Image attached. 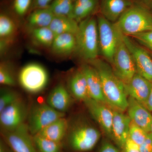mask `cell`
<instances>
[{
	"instance_id": "9",
	"label": "cell",
	"mask_w": 152,
	"mask_h": 152,
	"mask_svg": "<svg viewBox=\"0 0 152 152\" xmlns=\"http://www.w3.org/2000/svg\"><path fill=\"white\" fill-rule=\"evenodd\" d=\"M2 139L12 152H38L26 123L13 130H1Z\"/></svg>"
},
{
	"instance_id": "1",
	"label": "cell",
	"mask_w": 152,
	"mask_h": 152,
	"mask_svg": "<svg viewBox=\"0 0 152 152\" xmlns=\"http://www.w3.org/2000/svg\"><path fill=\"white\" fill-rule=\"evenodd\" d=\"M89 64L97 71L107 104L113 110H126L128 96L124 83L116 75L111 65L100 57Z\"/></svg>"
},
{
	"instance_id": "40",
	"label": "cell",
	"mask_w": 152,
	"mask_h": 152,
	"mask_svg": "<svg viewBox=\"0 0 152 152\" xmlns=\"http://www.w3.org/2000/svg\"><path fill=\"white\" fill-rule=\"evenodd\" d=\"M145 107L148 109L149 110L152 112V87L149 96L146 103Z\"/></svg>"
},
{
	"instance_id": "16",
	"label": "cell",
	"mask_w": 152,
	"mask_h": 152,
	"mask_svg": "<svg viewBox=\"0 0 152 152\" xmlns=\"http://www.w3.org/2000/svg\"><path fill=\"white\" fill-rule=\"evenodd\" d=\"M80 68L86 77L89 97L107 104L104 96L100 77L97 71L89 63H83Z\"/></svg>"
},
{
	"instance_id": "10",
	"label": "cell",
	"mask_w": 152,
	"mask_h": 152,
	"mask_svg": "<svg viewBox=\"0 0 152 152\" xmlns=\"http://www.w3.org/2000/svg\"><path fill=\"white\" fill-rule=\"evenodd\" d=\"M29 110L22 98L0 112L1 130H13L26 123Z\"/></svg>"
},
{
	"instance_id": "25",
	"label": "cell",
	"mask_w": 152,
	"mask_h": 152,
	"mask_svg": "<svg viewBox=\"0 0 152 152\" xmlns=\"http://www.w3.org/2000/svg\"><path fill=\"white\" fill-rule=\"evenodd\" d=\"M49 27L55 36L63 34H72L76 35L78 31L79 23L72 18L55 15Z\"/></svg>"
},
{
	"instance_id": "12",
	"label": "cell",
	"mask_w": 152,
	"mask_h": 152,
	"mask_svg": "<svg viewBox=\"0 0 152 152\" xmlns=\"http://www.w3.org/2000/svg\"><path fill=\"white\" fill-rule=\"evenodd\" d=\"M92 116L99 125L104 134L112 140L113 109L107 104L89 98L84 102Z\"/></svg>"
},
{
	"instance_id": "34",
	"label": "cell",
	"mask_w": 152,
	"mask_h": 152,
	"mask_svg": "<svg viewBox=\"0 0 152 152\" xmlns=\"http://www.w3.org/2000/svg\"><path fill=\"white\" fill-rule=\"evenodd\" d=\"M99 152H121L119 148L108 140L104 141L102 143Z\"/></svg>"
},
{
	"instance_id": "11",
	"label": "cell",
	"mask_w": 152,
	"mask_h": 152,
	"mask_svg": "<svg viewBox=\"0 0 152 152\" xmlns=\"http://www.w3.org/2000/svg\"><path fill=\"white\" fill-rule=\"evenodd\" d=\"M124 39L132 56L137 73L152 83V58L149 52L129 36L124 35Z\"/></svg>"
},
{
	"instance_id": "27",
	"label": "cell",
	"mask_w": 152,
	"mask_h": 152,
	"mask_svg": "<svg viewBox=\"0 0 152 152\" xmlns=\"http://www.w3.org/2000/svg\"><path fill=\"white\" fill-rule=\"evenodd\" d=\"M75 0H54L50 8L56 16L72 18Z\"/></svg>"
},
{
	"instance_id": "32",
	"label": "cell",
	"mask_w": 152,
	"mask_h": 152,
	"mask_svg": "<svg viewBox=\"0 0 152 152\" xmlns=\"http://www.w3.org/2000/svg\"><path fill=\"white\" fill-rule=\"evenodd\" d=\"M149 51L152 52V30L129 36Z\"/></svg>"
},
{
	"instance_id": "2",
	"label": "cell",
	"mask_w": 152,
	"mask_h": 152,
	"mask_svg": "<svg viewBox=\"0 0 152 152\" xmlns=\"http://www.w3.org/2000/svg\"><path fill=\"white\" fill-rule=\"evenodd\" d=\"M75 36L77 42L76 53L83 63L91 62L99 57L96 17L91 16L80 22Z\"/></svg>"
},
{
	"instance_id": "41",
	"label": "cell",
	"mask_w": 152,
	"mask_h": 152,
	"mask_svg": "<svg viewBox=\"0 0 152 152\" xmlns=\"http://www.w3.org/2000/svg\"><path fill=\"white\" fill-rule=\"evenodd\" d=\"M150 132L152 134V120L151 122V130H150Z\"/></svg>"
},
{
	"instance_id": "23",
	"label": "cell",
	"mask_w": 152,
	"mask_h": 152,
	"mask_svg": "<svg viewBox=\"0 0 152 152\" xmlns=\"http://www.w3.org/2000/svg\"><path fill=\"white\" fill-rule=\"evenodd\" d=\"M50 8L35 9L30 14L26 25L29 31L38 28L49 27L55 17Z\"/></svg>"
},
{
	"instance_id": "5",
	"label": "cell",
	"mask_w": 152,
	"mask_h": 152,
	"mask_svg": "<svg viewBox=\"0 0 152 152\" xmlns=\"http://www.w3.org/2000/svg\"><path fill=\"white\" fill-rule=\"evenodd\" d=\"M97 20L99 56L111 65L117 45L122 33L115 23L110 21L98 14Z\"/></svg>"
},
{
	"instance_id": "35",
	"label": "cell",
	"mask_w": 152,
	"mask_h": 152,
	"mask_svg": "<svg viewBox=\"0 0 152 152\" xmlns=\"http://www.w3.org/2000/svg\"><path fill=\"white\" fill-rule=\"evenodd\" d=\"M123 152H140V146L128 138L122 149Z\"/></svg>"
},
{
	"instance_id": "21",
	"label": "cell",
	"mask_w": 152,
	"mask_h": 152,
	"mask_svg": "<svg viewBox=\"0 0 152 152\" xmlns=\"http://www.w3.org/2000/svg\"><path fill=\"white\" fill-rule=\"evenodd\" d=\"M50 49L53 54L59 56H68L76 53L77 42L75 35L63 34L55 36Z\"/></svg>"
},
{
	"instance_id": "7",
	"label": "cell",
	"mask_w": 152,
	"mask_h": 152,
	"mask_svg": "<svg viewBox=\"0 0 152 152\" xmlns=\"http://www.w3.org/2000/svg\"><path fill=\"white\" fill-rule=\"evenodd\" d=\"M111 66L116 75L124 84L129 83L137 73L132 56L124 41L123 34L118 42Z\"/></svg>"
},
{
	"instance_id": "42",
	"label": "cell",
	"mask_w": 152,
	"mask_h": 152,
	"mask_svg": "<svg viewBox=\"0 0 152 152\" xmlns=\"http://www.w3.org/2000/svg\"><path fill=\"white\" fill-rule=\"evenodd\" d=\"M149 52L150 54H151V57H152V52H151V51H149Z\"/></svg>"
},
{
	"instance_id": "18",
	"label": "cell",
	"mask_w": 152,
	"mask_h": 152,
	"mask_svg": "<svg viewBox=\"0 0 152 152\" xmlns=\"http://www.w3.org/2000/svg\"><path fill=\"white\" fill-rule=\"evenodd\" d=\"M72 96L67 87L59 83L49 94L47 103L58 111L65 113L70 107Z\"/></svg>"
},
{
	"instance_id": "20",
	"label": "cell",
	"mask_w": 152,
	"mask_h": 152,
	"mask_svg": "<svg viewBox=\"0 0 152 152\" xmlns=\"http://www.w3.org/2000/svg\"><path fill=\"white\" fill-rule=\"evenodd\" d=\"M67 88L72 96L77 100L84 102L90 98L86 77L80 67L70 76Z\"/></svg>"
},
{
	"instance_id": "26",
	"label": "cell",
	"mask_w": 152,
	"mask_h": 152,
	"mask_svg": "<svg viewBox=\"0 0 152 152\" xmlns=\"http://www.w3.org/2000/svg\"><path fill=\"white\" fill-rule=\"evenodd\" d=\"M32 39L41 46L51 48L55 35L49 27L38 28L29 31Z\"/></svg>"
},
{
	"instance_id": "31",
	"label": "cell",
	"mask_w": 152,
	"mask_h": 152,
	"mask_svg": "<svg viewBox=\"0 0 152 152\" xmlns=\"http://www.w3.org/2000/svg\"><path fill=\"white\" fill-rule=\"evenodd\" d=\"M149 133L131 122L129 131V138L139 145H141Z\"/></svg>"
},
{
	"instance_id": "14",
	"label": "cell",
	"mask_w": 152,
	"mask_h": 152,
	"mask_svg": "<svg viewBox=\"0 0 152 152\" xmlns=\"http://www.w3.org/2000/svg\"><path fill=\"white\" fill-rule=\"evenodd\" d=\"M114 116L112 124V140L117 147L122 150L129 138L131 121L127 114L113 110Z\"/></svg>"
},
{
	"instance_id": "33",
	"label": "cell",
	"mask_w": 152,
	"mask_h": 152,
	"mask_svg": "<svg viewBox=\"0 0 152 152\" xmlns=\"http://www.w3.org/2000/svg\"><path fill=\"white\" fill-rule=\"evenodd\" d=\"M32 0H14V10L19 17L25 15L29 10L31 5Z\"/></svg>"
},
{
	"instance_id": "38",
	"label": "cell",
	"mask_w": 152,
	"mask_h": 152,
	"mask_svg": "<svg viewBox=\"0 0 152 152\" xmlns=\"http://www.w3.org/2000/svg\"><path fill=\"white\" fill-rule=\"evenodd\" d=\"M134 4L146 8L152 12V0H132Z\"/></svg>"
},
{
	"instance_id": "13",
	"label": "cell",
	"mask_w": 152,
	"mask_h": 152,
	"mask_svg": "<svg viewBox=\"0 0 152 152\" xmlns=\"http://www.w3.org/2000/svg\"><path fill=\"white\" fill-rule=\"evenodd\" d=\"M127 115L131 122L150 133L152 115L144 105L132 97H128Z\"/></svg>"
},
{
	"instance_id": "3",
	"label": "cell",
	"mask_w": 152,
	"mask_h": 152,
	"mask_svg": "<svg viewBox=\"0 0 152 152\" xmlns=\"http://www.w3.org/2000/svg\"><path fill=\"white\" fill-rule=\"evenodd\" d=\"M116 23L124 35L131 36L152 30V12L134 4L122 14Z\"/></svg>"
},
{
	"instance_id": "4",
	"label": "cell",
	"mask_w": 152,
	"mask_h": 152,
	"mask_svg": "<svg viewBox=\"0 0 152 152\" xmlns=\"http://www.w3.org/2000/svg\"><path fill=\"white\" fill-rule=\"evenodd\" d=\"M69 146L74 151H89L94 148L101 137V133L92 125L85 122L69 125L67 134Z\"/></svg>"
},
{
	"instance_id": "8",
	"label": "cell",
	"mask_w": 152,
	"mask_h": 152,
	"mask_svg": "<svg viewBox=\"0 0 152 152\" xmlns=\"http://www.w3.org/2000/svg\"><path fill=\"white\" fill-rule=\"evenodd\" d=\"M64 117V113L58 111L47 103L35 104L29 110L26 124L33 136L51 123Z\"/></svg>"
},
{
	"instance_id": "30",
	"label": "cell",
	"mask_w": 152,
	"mask_h": 152,
	"mask_svg": "<svg viewBox=\"0 0 152 152\" xmlns=\"http://www.w3.org/2000/svg\"><path fill=\"white\" fill-rule=\"evenodd\" d=\"M21 97L18 93L8 88L1 89L0 92V112L7 106L18 100Z\"/></svg>"
},
{
	"instance_id": "36",
	"label": "cell",
	"mask_w": 152,
	"mask_h": 152,
	"mask_svg": "<svg viewBox=\"0 0 152 152\" xmlns=\"http://www.w3.org/2000/svg\"><path fill=\"white\" fill-rule=\"evenodd\" d=\"M140 152H152V134H148L144 142L140 145Z\"/></svg>"
},
{
	"instance_id": "28",
	"label": "cell",
	"mask_w": 152,
	"mask_h": 152,
	"mask_svg": "<svg viewBox=\"0 0 152 152\" xmlns=\"http://www.w3.org/2000/svg\"><path fill=\"white\" fill-rule=\"evenodd\" d=\"M33 137L38 152H62L61 143L53 141L37 135Z\"/></svg>"
},
{
	"instance_id": "24",
	"label": "cell",
	"mask_w": 152,
	"mask_h": 152,
	"mask_svg": "<svg viewBox=\"0 0 152 152\" xmlns=\"http://www.w3.org/2000/svg\"><path fill=\"white\" fill-rule=\"evenodd\" d=\"M99 6V0H75L72 18L78 23L94 15Z\"/></svg>"
},
{
	"instance_id": "22",
	"label": "cell",
	"mask_w": 152,
	"mask_h": 152,
	"mask_svg": "<svg viewBox=\"0 0 152 152\" xmlns=\"http://www.w3.org/2000/svg\"><path fill=\"white\" fill-rule=\"evenodd\" d=\"M69 125V123L65 117H62L51 123L36 135L62 143L67 134Z\"/></svg>"
},
{
	"instance_id": "39",
	"label": "cell",
	"mask_w": 152,
	"mask_h": 152,
	"mask_svg": "<svg viewBox=\"0 0 152 152\" xmlns=\"http://www.w3.org/2000/svg\"><path fill=\"white\" fill-rule=\"evenodd\" d=\"M0 152H12L2 139L0 141Z\"/></svg>"
},
{
	"instance_id": "15",
	"label": "cell",
	"mask_w": 152,
	"mask_h": 152,
	"mask_svg": "<svg viewBox=\"0 0 152 152\" xmlns=\"http://www.w3.org/2000/svg\"><path fill=\"white\" fill-rule=\"evenodd\" d=\"M124 85L128 97L145 106L151 90L152 83L137 73L129 83Z\"/></svg>"
},
{
	"instance_id": "6",
	"label": "cell",
	"mask_w": 152,
	"mask_h": 152,
	"mask_svg": "<svg viewBox=\"0 0 152 152\" xmlns=\"http://www.w3.org/2000/svg\"><path fill=\"white\" fill-rule=\"evenodd\" d=\"M18 81L22 88L28 92L38 94L48 85V74L42 65L29 63L24 66L19 72Z\"/></svg>"
},
{
	"instance_id": "17",
	"label": "cell",
	"mask_w": 152,
	"mask_h": 152,
	"mask_svg": "<svg viewBox=\"0 0 152 152\" xmlns=\"http://www.w3.org/2000/svg\"><path fill=\"white\" fill-rule=\"evenodd\" d=\"M134 4L132 0H99V13L110 21L115 23Z\"/></svg>"
},
{
	"instance_id": "29",
	"label": "cell",
	"mask_w": 152,
	"mask_h": 152,
	"mask_svg": "<svg viewBox=\"0 0 152 152\" xmlns=\"http://www.w3.org/2000/svg\"><path fill=\"white\" fill-rule=\"evenodd\" d=\"M0 83L8 87L16 86L17 80L12 67L9 63L2 62L0 64Z\"/></svg>"
},
{
	"instance_id": "37",
	"label": "cell",
	"mask_w": 152,
	"mask_h": 152,
	"mask_svg": "<svg viewBox=\"0 0 152 152\" xmlns=\"http://www.w3.org/2000/svg\"><path fill=\"white\" fill-rule=\"evenodd\" d=\"M54 0H34V10L37 9L48 8L50 7Z\"/></svg>"
},
{
	"instance_id": "19",
	"label": "cell",
	"mask_w": 152,
	"mask_h": 152,
	"mask_svg": "<svg viewBox=\"0 0 152 152\" xmlns=\"http://www.w3.org/2000/svg\"><path fill=\"white\" fill-rule=\"evenodd\" d=\"M18 27L15 21L5 14L0 15V50L1 54L12 43L16 36Z\"/></svg>"
}]
</instances>
